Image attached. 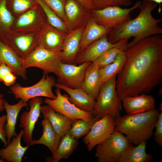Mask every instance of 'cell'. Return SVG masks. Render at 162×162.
I'll list each match as a JSON object with an SVG mask.
<instances>
[{
    "label": "cell",
    "mask_w": 162,
    "mask_h": 162,
    "mask_svg": "<svg viewBox=\"0 0 162 162\" xmlns=\"http://www.w3.org/2000/svg\"><path fill=\"white\" fill-rule=\"evenodd\" d=\"M45 13L48 22L54 28L68 33L70 30L61 19L42 0H34Z\"/></svg>",
    "instance_id": "obj_33"
},
{
    "label": "cell",
    "mask_w": 162,
    "mask_h": 162,
    "mask_svg": "<svg viewBox=\"0 0 162 162\" xmlns=\"http://www.w3.org/2000/svg\"><path fill=\"white\" fill-rule=\"evenodd\" d=\"M121 99L127 114L142 113L155 108L154 98L147 94L124 97Z\"/></svg>",
    "instance_id": "obj_19"
},
{
    "label": "cell",
    "mask_w": 162,
    "mask_h": 162,
    "mask_svg": "<svg viewBox=\"0 0 162 162\" xmlns=\"http://www.w3.org/2000/svg\"><path fill=\"white\" fill-rule=\"evenodd\" d=\"M92 9H100L109 6H128L130 5L131 0H89Z\"/></svg>",
    "instance_id": "obj_37"
},
{
    "label": "cell",
    "mask_w": 162,
    "mask_h": 162,
    "mask_svg": "<svg viewBox=\"0 0 162 162\" xmlns=\"http://www.w3.org/2000/svg\"><path fill=\"white\" fill-rule=\"evenodd\" d=\"M64 11L70 30L85 26V23L92 17L91 10L76 0H67Z\"/></svg>",
    "instance_id": "obj_16"
},
{
    "label": "cell",
    "mask_w": 162,
    "mask_h": 162,
    "mask_svg": "<svg viewBox=\"0 0 162 162\" xmlns=\"http://www.w3.org/2000/svg\"><path fill=\"white\" fill-rule=\"evenodd\" d=\"M42 103L43 100L40 97L31 99L29 103V111H24L20 116V126L23 132L22 137L25 143L28 145H30L33 140L32 133L35 124L40 116Z\"/></svg>",
    "instance_id": "obj_15"
},
{
    "label": "cell",
    "mask_w": 162,
    "mask_h": 162,
    "mask_svg": "<svg viewBox=\"0 0 162 162\" xmlns=\"http://www.w3.org/2000/svg\"><path fill=\"white\" fill-rule=\"evenodd\" d=\"M91 63L85 62L76 66L61 62V75L58 77L57 83L71 88H82L86 70Z\"/></svg>",
    "instance_id": "obj_14"
},
{
    "label": "cell",
    "mask_w": 162,
    "mask_h": 162,
    "mask_svg": "<svg viewBox=\"0 0 162 162\" xmlns=\"http://www.w3.org/2000/svg\"><path fill=\"white\" fill-rule=\"evenodd\" d=\"M116 76L108 80L100 87L96 100L93 117L98 120L108 115L114 119L120 116L122 105L116 88Z\"/></svg>",
    "instance_id": "obj_4"
},
{
    "label": "cell",
    "mask_w": 162,
    "mask_h": 162,
    "mask_svg": "<svg viewBox=\"0 0 162 162\" xmlns=\"http://www.w3.org/2000/svg\"><path fill=\"white\" fill-rule=\"evenodd\" d=\"M10 72H13V71L10 67L4 63L0 64V82H2L4 77L7 74Z\"/></svg>",
    "instance_id": "obj_41"
},
{
    "label": "cell",
    "mask_w": 162,
    "mask_h": 162,
    "mask_svg": "<svg viewBox=\"0 0 162 162\" xmlns=\"http://www.w3.org/2000/svg\"><path fill=\"white\" fill-rule=\"evenodd\" d=\"M98 120L96 117H93L88 121L81 119H76L72 124L68 132L72 136L78 139L87 135Z\"/></svg>",
    "instance_id": "obj_32"
},
{
    "label": "cell",
    "mask_w": 162,
    "mask_h": 162,
    "mask_svg": "<svg viewBox=\"0 0 162 162\" xmlns=\"http://www.w3.org/2000/svg\"><path fill=\"white\" fill-rule=\"evenodd\" d=\"M115 121L111 116L106 115L98 120L83 138V142L88 151L106 139L115 130Z\"/></svg>",
    "instance_id": "obj_13"
},
{
    "label": "cell",
    "mask_w": 162,
    "mask_h": 162,
    "mask_svg": "<svg viewBox=\"0 0 162 162\" xmlns=\"http://www.w3.org/2000/svg\"><path fill=\"white\" fill-rule=\"evenodd\" d=\"M62 50H52L38 46L23 59L24 67H35L42 70L43 74L53 73L58 77L61 75L59 64L62 62Z\"/></svg>",
    "instance_id": "obj_5"
},
{
    "label": "cell",
    "mask_w": 162,
    "mask_h": 162,
    "mask_svg": "<svg viewBox=\"0 0 162 162\" xmlns=\"http://www.w3.org/2000/svg\"><path fill=\"white\" fill-rule=\"evenodd\" d=\"M67 33L54 28L47 22L39 33L38 46L49 50L62 51Z\"/></svg>",
    "instance_id": "obj_17"
},
{
    "label": "cell",
    "mask_w": 162,
    "mask_h": 162,
    "mask_svg": "<svg viewBox=\"0 0 162 162\" xmlns=\"http://www.w3.org/2000/svg\"><path fill=\"white\" fill-rule=\"evenodd\" d=\"M122 51L123 50L117 48H110L91 64L99 69L104 68L113 62L117 55Z\"/></svg>",
    "instance_id": "obj_35"
},
{
    "label": "cell",
    "mask_w": 162,
    "mask_h": 162,
    "mask_svg": "<svg viewBox=\"0 0 162 162\" xmlns=\"http://www.w3.org/2000/svg\"><path fill=\"white\" fill-rule=\"evenodd\" d=\"M107 34L91 43L79 52L75 62L79 64L85 62H92L110 48H117L124 50L127 48L129 39L123 38L116 43H112L108 41Z\"/></svg>",
    "instance_id": "obj_10"
},
{
    "label": "cell",
    "mask_w": 162,
    "mask_h": 162,
    "mask_svg": "<svg viewBox=\"0 0 162 162\" xmlns=\"http://www.w3.org/2000/svg\"><path fill=\"white\" fill-rule=\"evenodd\" d=\"M23 59L19 57L9 47L0 40V64L4 63L10 67L14 73L24 80L28 79Z\"/></svg>",
    "instance_id": "obj_21"
},
{
    "label": "cell",
    "mask_w": 162,
    "mask_h": 162,
    "mask_svg": "<svg viewBox=\"0 0 162 162\" xmlns=\"http://www.w3.org/2000/svg\"><path fill=\"white\" fill-rule=\"evenodd\" d=\"M4 95L3 94H0V112L4 110V102L5 100L3 98Z\"/></svg>",
    "instance_id": "obj_43"
},
{
    "label": "cell",
    "mask_w": 162,
    "mask_h": 162,
    "mask_svg": "<svg viewBox=\"0 0 162 162\" xmlns=\"http://www.w3.org/2000/svg\"><path fill=\"white\" fill-rule=\"evenodd\" d=\"M125 63L117 75L116 88L122 98L147 94L162 81V36H150L124 50Z\"/></svg>",
    "instance_id": "obj_1"
},
{
    "label": "cell",
    "mask_w": 162,
    "mask_h": 162,
    "mask_svg": "<svg viewBox=\"0 0 162 162\" xmlns=\"http://www.w3.org/2000/svg\"><path fill=\"white\" fill-rule=\"evenodd\" d=\"M43 134L38 140H33L30 145L36 144L44 145L49 149L52 155L56 151L61 137L53 129L50 121L44 118L42 122Z\"/></svg>",
    "instance_id": "obj_27"
},
{
    "label": "cell",
    "mask_w": 162,
    "mask_h": 162,
    "mask_svg": "<svg viewBox=\"0 0 162 162\" xmlns=\"http://www.w3.org/2000/svg\"><path fill=\"white\" fill-rule=\"evenodd\" d=\"M5 162L4 160H2L1 158H0V162Z\"/></svg>",
    "instance_id": "obj_47"
},
{
    "label": "cell",
    "mask_w": 162,
    "mask_h": 162,
    "mask_svg": "<svg viewBox=\"0 0 162 162\" xmlns=\"http://www.w3.org/2000/svg\"><path fill=\"white\" fill-rule=\"evenodd\" d=\"M85 26L70 30L64 40L62 62L73 64L79 52L81 35Z\"/></svg>",
    "instance_id": "obj_18"
},
{
    "label": "cell",
    "mask_w": 162,
    "mask_h": 162,
    "mask_svg": "<svg viewBox=\"0 0 162 162\" xmlns=\"http://www.w3.org/2000/svg\"><path fill=\"white\" fill-rule=\"evenodd\" d=\"M111 29L98 24L92 16L82 33L79 52L91 43L108 34Z\"/></svg>",
    "instance_id": "obj_24"
},
{
    "label": "cell",
    "mask_w": 162,
    "mask_h": 162,
    "mask_svg": "<svg viewBox=\"0 0 162 162\" xmlns=\"http://www.w3.org/2000/svg\"><path fill=\"white\" fill-rule=\"evenodd\" d=\"M55 86L66 92L69 96V101L77 107L93 114L96 100L82 88H71L58 83H56Z\"/></svg>",
    "instance_id": "obj_20"
},
{
    "label": "cell",
    "mask_w": 162,
    "mask_h": 162,
    "mask_svg": "<svg viewBox=\"0 0 162 162\" xmlns=\"http://www.w3.org/2000/svg\"><path fill=\"white\" fill-rule=\"evenodd\" d=\"M7 0H0V40L3 41L11 31L16 17L6 6Z\"/></svg>",
    "instance_id": "obj_31"
},
{
    "label": "cell",
    "mask_w": 162,
    "mask_h": 162,
    "mask_svg": "<svg viewBox=\"0 0 162 162\" xmlns=\"http://www.w3.org/2000/svg\"><path fill=\"white\" fill-rule=\"evenodd\" d=\"M160 111L161 112L162 111V102L160 103L159 106V111Z\"/></svg>",
    "instance_id": "obj_45"
},
{
    "label": "cell",
    "mask_w": 162,
    "mask_h": 162,
    "mask_svg": "<svg viewBox=\"0 0 162 162\" xmlns=\"http://www.w3.org/2000/svg\"><path fill=\"white\" fill-rule=\"evenodd\" d=\"M39 33L10 31L2 41L24 59L38 46Z\"/></svg>",
    "instance_id": "obj_11"
},
{
    "label": "cell",
    "mask_w": 162,
    "mask_h": 162,
    "mask_svg": "<svg viewBox=\"0 0 162 162\" xmlns=\"http://www.w3.org/2000/svg\"><path fill=\"white\" fill-rule=\"evenodd\" d=\"M146 142L143 141L135 146L130 143L121 154L118 162H151L152 156L146 152Z\"/></svg>",
    "instance_id": "obj_25"
},
{
    "label": "cell",
    "mask_w": 162,
    "mask_h": 162,
    "mask_svg": "<svg viewBox=\"0 0 162 162\" xmlns=\"http://www.w3.org/2000/svg\"><path fill=\"white\" fill-rule=\"evenodd\" d=\"M23 130L16 136H13L10 143L0 149V157L5 162H21L22 158L30 145L23 147L21 140L23 136Z\"/></svg>",
    "instance_id": "obj_23"
},
{
    "label": "cell",
    "mask_w": 162,
    "mask_h": 162,
    "mask_svg": "<svg viewBox=\"0 0 162 162\" xmlns=\"http://www.w3.org/2000/svg\"><path fill=\"white\" fill-rule=\"evenodd\" d=\"M162 93V88H160L158 91V95L159 96H161Z\"/></svg>",
    "instance_id": "obj_46"
},
{
    "label": "cell",
    "mask_w": 162,
    "mask_h": 162,
    "mask_svg": "<svg viewBox=\"0 0 162 162\" xmlns=\"http://www.w3.org/2000/svg\"><path fill=\"white\" fill-rule=\"evenodd\" d=\"M87 8L91 10L92 9V5L89 0H76Z\"/></svg>",
    "instance_id": "obj_42"
},
{
    "label": "cell",
    "mask_w": 162,
    "mask_h": 162,
    "mask_svg": "<svg viewBox=\"0 0 162 162\" xmlns=\"http://www.w3.org/2000/svg\"><path fill=\"white\" fill-rule=\"evenodd\" d=\"M55 79L48 74H43L41 79L36 84L29 86H22L19 83L10 86V89L15 98L20 99L27 103L31 99L40 97L55 99L56 96L52 88L56 83Z\"/></svg>",
    "instance_id": "obj_7"
},
{
    "label": "cell",
    "mask_w": 162,
    "mask_h": 162,
    "mask_svg": "<svg viewBox=\"0 0 162 162\" xmlns=\"http://www.w3.org/2000/svg\"><path fill=\"white\" fill-rule=\"evenodd\" d=\"M155 130L153 133L154 140L160 147L162 146V111L159 113L155 124Z\"/></svg>",
    "instance_id": "obj_38"
},
{
    "label": "cell",
    "mask_w": 162,
    "mask_h": 162,
    "mask_svg": "<svg viewBox=\"0 0 162 162\" xmlns=\"http://www.w3.org/2000/svg\"><path fill=\"white\" fill-rule=\"evenodd\" d=\"M60 89L57 88L55 90L56 97L54 99L46 98L44 102L55 111L75 120L81 119L88 121L94 117L91 113L84 111L77 107L69 100V96L62 94Z\"/></svg>",
    "instance_id": "obj_12"
},
{
    "label": "cell",
    "mask_w": 162,
    "mask_h": 162,
    "mask_svg": "<svg viewBox=\"0 0 162 162\" xmlns=\"http://www.w3.org/2000/svg\"><path fill=\"white\" fill-rule=\"evenodd\" d=\"M159 113L154 108L120 116L115 119V130L125 135L130 143L137 145L152 137Z\"/></svg>",
    "instance_id": "obj_3"
},
{
    "label": "cell",
    "mask_w": 162,
    "mask_h": 162,
    "mask_svg": "<svg viewBox=\"0 0 162 162\" xmlns=\"http://www.w3.org/2000/svg\"><path fill=\"white\" fill-rule=\"evenodd\" d=\"M99 69L91 63L86 70L82 87L86 92L95 100L98 97L101 86L99 80Z\"/></svg>",
    "instance_id": "obj_29"
},
{
    "label": "cell",
    "mask_w": 162,
    "mask_h": 162,
    "mask_svg": "<svg viewBox=\"0 0 162 162\" xmlns=\"http://www.w3.org/2000/svg\"><path fill=\"white\" fill-rule=\"evenodd\" d=\"M47 22L45 13L38 3L16 18L11 27V31L39 33Z\"/></svg>",
    "instance_id": "obj_9"
},
{
    "label": "cell",
    "mask_w": 162,
    "mask_h": 162,
    "mask_svg": "<svg viewBox=\"0 0 162 162\" xmlns=\"http://www.w3.org/2000/svg\"><path fill=\"white\" fill-rule=\"evenodd\" d=\"M6 121V115H3L0 117V139L4 143L5 147L8 144L5 128Z\"/></svg>",
    "instance_id": "obj_39"
},
{
    "label": "cell",
    "mask_w": 162,
    "mask_h": 162,
    "mask_svg": "<svg viewBox=\"0 0 162 162\" xmlns=\"http://www.w3.org/2000/svg\"><path fill=\"white\" fill-rule=\"evenodd\" d=\"M42 0L57 15L68 27V21L64 11L67 0Z\"/></svg>",
    "instance_id": "obj_36"
},
{
    "label": "cell",
    "mask_w": 162,
    "mask_h": 162,
    "mask_svg": "<svg viewBox=\"0 0 162 162\" xmlns=\"http://www.w3.org/2000/svg\"><path fill=\"white\" fill-rule=\"evenodd\" d=\"M16 79V75L13 72H10L4 77L2 82L5 86H10L15 84Z\"/></svg>",
    "instance_id": "obj_40"
},
{
    "label": "cell",
    "mask_w": 162,
    "mask_h": 162,
    "mask_svg": "<svg viewBox=\"0 0 162 162\" xmlns=\"http://www.w3.org/2000/svg\"><path fill=\"white\" fill-rule=\"evenodd\" d=\"M126 60L124 50L122 51L117 55L113 62L99 69V80L101 85L120 72L124 67Z\"/></svg>",
    "instance_id": "obj_30"
},
{
    "label": "cell",
    "mask_w": 162,
    "mask_h": 162,
    "mask_svg": "<svg viewBox=\"0 0 162 162\" xmlns=\"http://www.w3.org/2000/svg\"><path fill=\"white\" fill-rule=\"evenodd\" d=\"M79 142L68 131L61 138L56 151L51 157H48V162H58L62 159H67L76 148Z\"/></svg>",
    "instance_id": "obj_28"
},
{
    "label": "cell",
    "mask_w": 162,
    "mask_h": 162,
    "mask_svg": "<svg viewBox=\"0 0 162 162\" xmlns=\"http://www.w3.org/2000/svg\"><path fill=\"white\" fill-rule=\"evenodd\" d=\"M142 1H150L160 4L162 3V0H142Z\"/></svg>",
    "instance_id": "obj_44"
},
{
    "label": "cell",
    "mask_w": 162,
    "mask_h": 162,
    "mask_svg": "<svg viewBox=\"0 0 162 162\" xmlns=\"http://www.w3.org/2000/svg\"><path fill=\"white\" fill-rule=\"evenodd\" d=\"M130 143L123 134L115 130L106 139L96 146L95 157L100 162H118Z\"/></svg>",
    "instance_id": "obj_8"
},
{
    "label": "cell",
    "mask_w": 162,
    "mask_h": 162,
    "mask_svg": "<svg viewBox=\"0 0 162 162\" xmlns=\"http://www.w3.org/2000/svg\"><path fill=\"white\" fill-rule=\"evenodd\" d=\"M41 112L50 121L53 129L61 138L70 128L75 120L55 111L48 105L41 106Z\"/></svg>",
    "instance_id": "obj_22"
},
{
    "label": "cell",
    "mask_w": 162,
    "mask_h": 162,
    "mask_svg": "<svg viewBox=\"0 0 162 162\" xmlns=\"http://www.w3.org/2000/svg\"><path fill=\"white\" fill-rule=\"evenodd\" d=\"M38 4L34 0H7L9 11L16 18Z\"/></svg>",
    "instance_id": "obj_34"
},
{
    "label": "cell",
    "mask_w": 162,
    "mask_h": 162,
    "mask_svg": "<svg viewBox=\"0 0 162 162\" xmlns=\"http://www.w3.org/2000/svg\"><path fill=\"white\" fill-rule=\"evenodd\" d=\"M4 104L7 113L5 128L7 141L9 144L13 137L17 135L15 131L17 117L21 109L24 107H26L27 104L20 99L16 104L14 105L9 104L5 100Z\"/></svg>",
    "instance_id": "obj_26"
},
{
    "label": "cell",
    "mask_w": 162,
    "mask_h": 162,
    "mask_svg": "<svg viewBox=\"0 0 162 162\" xmlns=\"http://www.w3.org/2000/svg\"><path fill=\"white\" fill-rule=\"evenodd\" d=\"M142 4V2L138 1L133 6L128 8L112 6L100 9H91L92 16L98 24L114 29L131 19L130 12L139 8Z\"/></svg>",
    "instance_id": "obj_6"
},
{
    "label": "cell",
    "mask_w": 162,
    "mask_h": 162,
    "mask_svg": "<svg viewBox=\"0 0 162 162\" xmlns=\"http://www.w3.org/2000/svg\"><path fill=\"white\" fill-rule=\"evenodd\" d=\"M158 6L157 3L150 1H142L140 7V11L134 19L128 21L117 28L112 29L108 34V41L115 43L123 38L134 37L128 43L127 47L131 46L146 37L162 33V28L158 23L162 18L156 19L152 12Z\"/></svg>",
    "instance_id": "obj_2"
}]
</instances>
